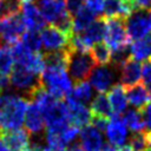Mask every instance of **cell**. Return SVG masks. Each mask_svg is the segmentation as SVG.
Segmentation results:
<instances>
[{
    "label": "cell",
    "mask_w": 151,
    "mask_h": 151,
    "mask_svg": "<svg viewBox=\"0 0 151 151\" xmlns=\"http://www.w3.org/2000/svg\"><path fill=\"white\" fill-rule=\"evenodd\" d=\"M29 99L15 93L0 97V134L18 130L24 124Z\"/></svg>",
    "instance_id": "obj_1"
},
{
    "label": "cell",
    "mask_w": 151,
    "mask_h": 151,
    "mask_svg": "<svg viewBox=\"0 0 151 151\" xmlns=\"http://www.w3.org/2000/svg\"><path fill=\"white\" fill-rule=\"evenodd\" d=\"M40 80L44 88H46L47 92L54 98L60 100L66 98L73 88L72 80L67 73V68L64 67L46 66L40 74Z\"/></svg>",
    "instance_id": "obj_2"
},
{
    "label": "cell",
    "mask_w": 151,
    "mask_h": 151,
    "mask_svg": "<svg viewBox=\"0 0 151 151\" xmlns=\"http://www.w3.org/2000/svg\"><path fill=\"white\" fill-rule=\"evenodd\" d=\"M94 60L90 52H78L68 47L67 72L76 83L86 81L94 68Z\"/></svg>",
    "instance_id": "obj_3"
},
{
    "label": "cell",
    "mask_w": 151,
    "mask_h": 151,
    "mask_svg": "<svg viewBox=\"0 0 151 151\" xmlns=\"http://www.w3.org/2000/svg\"><path fill=\"white\" fill-rule=\"evenodd\" d=\"M104 40L111 52L129 47L130 39L126 34L124 20L117 18H105Z\"/></svg>",
    "instance_id": "obj_4"
},
{
    "label": "cell",
    "mask_w": 151,
    "mask_h": 151,
    "mask_svg": "<svg viewBox=\"0 0 151 151\" xmlns=\"http://www.w3.org/2000/svg\"><path fill=\"white\" fill-rule=\"evenodd\" d=\"M9 85L20 92H24L26 96H28V98L34 91L42 86L40 76L34 74L27 68L15 64L9 73Z\"/></svg>",
    "instance_id": "obj_5"
},
{
    "label": "cell",
    "mask_w": 151,
    "mask_h": 151,
    "mask_svg": "<svg viewBox=\"0 0 151 151\" xmlns=\"http://www.w3.org/2000/svg\"><path fill=\"white\" fill-rule=\"evenodd\" d=\"M26 32L20 11L5 14L0 18V41L6 45L18 42Z\"/></svg>",
    "instance_id": "obj_6"
},
{
    "label": "cell",
    "mask_w": 151,
    "mask_h": 151,
    "mask_svg": "<svg viewBox=\"0 0 151 151\" xmlns=\"http://www.w3.org/2000/svg\"><path fill=\"white\" fill-rule=\"evenodd\" d=\"M124 24L130 40L143 39L150 32V12L137 9L124 20Z\"/></svg>",
    "instance_id": "obj_7"
},
{
    "label": "cell",
    "mask_w": 151,
    "mask_h": 151,
    "mask_svg": "<svg viewBox=\"0 0 151 151\" xmlns=\"http://www.w3.org/2000/svg\"><path fill=\"white\" fill-rule=\"evenodd\" d=\"M40 38H41V46L44 47L46 53L64 51L70 47L71 35L64 33L63 31H60L59 28L52 25L45 27L40 32Z\"/></svg>",
    "instance_id": "obj_8"
},
{
    "label": "cell",
    "mask_w": 151,
    "mask_h": 151,
    "mask_svg": "<svg viewBox=\"0 0 151 151\" xmlns=\"http://www.w3.org/2000/svg\"><path fill=\"white\" fill-rule=\"evenodd\" d=\"M88 78H90V85L92 86L93 90H96L98 93H105L114 85L116 73L112 67L101 65L94 67Z\"/></svg>",
    "instance_id": "obj_9"
},
{
    "label": "cell",
    "mask_w": 151,
    "mask_h": 151,
    "mask_svg": "<svg viewBox=\"0 0 151 151\" xmlns=\"http://www.w3.org/2000/svg\"><path fill=\"white\" fill-rule=\"evenodd\" d=\"M37 6L45 21L52 26L57 25V22L68 13L66 4L63 0H38Z\"/></svg>",
    "instance_id": "obj_10"
},
{
    "label": "cell",
    "mask_w": 151,
    "mask_h": 151,
    "mask_svg": "<svg viewBox=\"0 0 151 151\" xmlns=\"http://www.w3.org/2000/svg\"><path fill=\"white\" fill-rule=\"evenodd\" d=\"M20 15L26 31L40 32L45 28L46 21L42 18L38 6L34 2H26L20 5Z\"/></svg>",
    "instance_id": "obj_11"
},
{
    "label": "cell",
    "mask_w": 151,
    "mask_h": 151,
    "mask_svg": "<svg viewBox=\"0 0 151 151\" xmlns=\"http://www.w3.org/2000/svg\"><path fill=\"white\" fill-rule=\"evenodd\" d=\"M68 111V122L71 125H74L77 127H84L90 125L92 122V113L88 107H86L85 104L78 103L70 97H66L65 101Z\"/></svg>",
    "instance_id": "obj_12"
},
{
    "label": "cell",
    "mask_w": 151,
    "mask_h": 151,
    "mask_svg": "<svg viewBox=\"0 0 151 151\" xmlns=\"http://www.w3.org/2000/svg\"><path fill=\"white\" fill-rule=\"evenodd\" d=\"M105 134L109 144L116 147H122L123 145H125L127 140L129 132L123 119L119 116H113L112 118H110L106 125Z\"/></svg>",
    "instance_id": "obj_13"
},
{
    "label": "cell",
    "mask_w": 151,
    "mask_h": 151,
    "mask_svg": "<svg viewBox=\"0 0 151 151\" xmlns=\"http://www.w3.org/2000/svg\"><path fill=\"white\" fill-rule=\"evenodd\" d=\"M137 11L132 0H105L103 13L105 18H117L125 20Z\"/></svg>",
    "instance_id": "obj_14"
},
{
    "label": "cell",
    "mask_w": 151,
    "mask_h": 151,
    "mask_svg": "<svg viewBox=\"0 0 151 151\" xmlns=\"http://www.w3.org/2000/svg\"><path fill=\"white\" fill-rule=\"evenodd\" d=\"M79 145L85 151H99L104 145L103 133L92 124L84 126L79 133Z\"/></svg>",
    "instance_id": "obj_15"
},
{
    "label": "cell",
    "mask_w": 151,
    "mask_h": 151,
    "mask_svg": "<svg viewBox=\"0 0 151 151\" xmlns=\"http://www.w3.org/2000/svg\"><path fill=\"white\" fill-rule=\"evenodd\" d=\"M118 70L120 71L119 72L120 84L125 88L139 84V80L142 79V65H140V63L133 60L132 58H129Z\"/></svg>",
    "instance_id": "obj_16"
},
{
    "label": "cell",
    "mask_w": 151,
    "mask_h": 151,
    "mask_svg": "<svg viewBox=\"0 0 151 151\" xmlns=\"http://www.w3.org/2000/svg\"><path fill=\"white\" fill-rule=\"evenodd\" d=\"M113 116H120L126 111L127 107V98L125 87L122 84H114L106 94Z\"/></svg>",
    "instance_id": "obj_17"
},
{
    "label": "cell",
    "mask_w": 151,
    "mask_h": 151,
    "mask_svg": "<svg viewBox=\"0 0 151 151\" xmlns=\"http://www.w3.org/2000/svg\"><path fill=\"white\" fill-rule=\"evenodd\" d=\"M24 123H25L27 132L32 133V134H39L45 129L44 114L40 111V109L32 101H29V104H28Z\"/></svg>",
    "instance_id": "obj_18"
},
{
    "label": "cell",
    "mask_w": 151,
    "mask_h": 151,
    "mask_svg": "<svg viewBox=\"0 0 151 151\" xmlns=\"http://www.w3.org/2000/svg\"><path fill=\"white\" fill-rule=\"evenodd\" d=\"M2 140L7 144L11 151H25L29 147V133L27 130L18 129L0 134Z\"/></svg>",
    "instance_id": "obj_19"
},
{
    "label": "cell",
    "mask_w": 151,
    "mask_h": 151,
    "mask_svg": "<svg viewBox=\"0 0 151 151\" xmlns=\"http://www.w3.org/2000/svg\"><path fill=\"white\" fill-rule=\"evenodd\" d=\"M125 91H126L127 103L131 106H133L136 110L143 109L151 100V96H150L149 91L142 84H137L131 87H126Z\"/></svg>",
    "instance_id": "obj_20"
},
{
    "label": "cell",
    "mask_w": 151,
    "mask_h": 151,
    "mask_svg": "<svg viewBox=\"0 0 151 151\" xmlns=\"http://www.w3.org/2000/svg\"><path fill=\"white\" fill-rule=\"evenodd\" d=\"M97 15L86 6L81 7L73 17H72V32L73 34H79L84 32L94 20Z\"/></svg>",
    "instance_id": "obj_21"
},
{
    "label": "cell",
    "mask_w": 151,
    "mask_h": 151,
    "mask_svg": "<svg viewBox=\"0 0 151 151\" xmlns=\"http://www.w3.org/2000/svg\"><path fill=\"white\" fill-rule=\"evenodd\" d=\"M130 58L140 63L151 59V37H145L143 39L136 40L130 47Z\"/></svg>",
    "instance_id": "obj_22"
},
{
    "label": "cell",
    "mask_w": 151,
    "mask_h": 151,
    "mask_svg": "<svg viewBox=\"0 0 151 151\" xmlns=\"http://www.w3.org/2000/svg\"><path fill=\"white\" fill-rule=\"evenodd\" d=\"M90 111L92 113V117H103V118H107V119L113 117L109 99H107L106 94H104V93H98L91 100Z\"/></svg>",
    "instance_id": "obj_23"
},
{
    "label": "cell",
    "mask_w": 151,
    "mask_h": 151,
    "mask_svg": "<svg viewBox=\"0 0 151 151\" xmlns=\"http://www.w3.org/2000/svg\"><path fill=\"white\" fill-rule=\"evenodd\" d=\"M67 97H70L71 99L78 101V103L86 104L93 99V88L87 81L76 83L71 93Z\"/></svg>",
    "instance_id": "obj_24"
},
{
    "label": "cell",
    "mask_w": 151,
    "mask_h": 151,
    "mask_svg": "<svg viewBox=\"0 0 151 151\" xmlns=\"http://www.w3.org/2000/svg\"><path fill=\"white\" fill-rule=\"evenodd\" d=\"M122 119L125 123L126 127L130 129L133 133L143 132L144 122H143V118H142V113L138 110H136V109L126 110L124 112V116L122 117Z\"/></svg>",
    "instance_id": "obj_25"
},
{
    "label": "cell",
    "mask_w": 151,
    "mask_h": 151,
    "mask_svg": "<svg viewBox=\"0 0 151 151\" xmlns=\"http://www.w3.org/2000/svg\"><path fill=\"white\" fill-rule=\"evenodd\" d=\"M94 63L99 64V66L101 65H107L111 63V55L112 52L111 50L106 46L105 42H97L96 45H93V47L90 51Z\"/></svg>",
    "instance_id": "obj_26"
},
{
    "label": "cell",
    "mask_w": 151,
    "mask_h": 151,
    "mask_svg": "<svg viewBox=\"0 0 151 151\" xmlns=\"http://www.w3.org/2000/svg\"><path fill=\"white\" fill-rule=\"evenodd\" d=\"M14 66V59L11 47L0 41V74L8 76Z\"/></svg>",
    "instance_id": "obj_27"
},
{
    "label": "cell",
    "mask_w": 151,
    "mask_h": 151,
    "mask_svg": "<svg viewBox=\"0 0 151 151\" xmlns=\"http://www.w3.org/2000/svg\"><path fill=\"white\" fill-rule=\"evenodd\" d=\"M129 145L133 151H149L151 149L149 133L146 132L133 133V136L130 139Z\"/></svg>",
    "instance_id": "obj_28"
},
{
    "label": "cell",
    "mask_w": 151,
    "mask_h": 151,
    "mask_svg": "<svg viewBox=\"0 0 151 151\" xmlns=\"http://www.w3.org/2000/svg\"><path fill=\"white\" fill-rule=\"evenodd\" d=\"M20 41L32 52H39V50L42 47L41 46V38H40V32H32V31H26Z\"/></svg>",
    "instance_id": "obj_29"
},
{
    "label": "cell",
    "mask_w": 151,
    "mask_h": 151,
    "mask_svg": "<svg viewBox=\"0 0 151 151\" xmlns=\"http://www.w3.org/2000/svg\"><path fill=\"white\" fill-rule=\"evenodd\" d=\"M142 79L144 83V86L149 91L151 96V63L145 61L142 66Z\"/></svg>",
    "instance_id": "obj_30"
},
{
    "label": "cell",
    "mask_w": 151,
    "mask_h": 151,
    "mask_svg": "<svg viewBox=\"0 0 151 151\" xmlns=\"http://www.w3.org/2000/svg\"><path fill=\"white\" fill-rule=\"evenodd\" d=\"M142 118L144 122L145 132L151 133V100L142 109Z\"/></svg>",
    "instance_id": "obj_31"
},
{
    "label": "cell",
    "mask_w": 151,
    "mask_h": 151,
    "mask_svg": "<svg viewBox=\"0 0 151 151\" xmlns=\"http://www.w3.org/2000/svg\"><path fill=\"white\" fill-rule=\"evenodd\" d=\"M66 9L71 17H73L81 7L85 6V0H65Z\"/></svg>",
    "instance_id": "obj_32"
},
{
    "label": "cell",
    "mask_w": 151,
    "mask_h": 151,
    "mask_svg": "<svg viewBox=\"0 0 151 151\" xmlns=\"http://www.w3.org/2000/svg\"><path fill=\"white\" fill-rule=\"evenodd\" d=\"M109 120H110V119H107V118H103V117H92V122H91V124H92L96 129H98L100 132H103V131H105Z\"/></svg>",
    "instance_id": "obj_33"
},
{
    "label": "cell",
    "mask_w": 151,
    "mask_h": 151,
    "mask_svg": "<svg viewBox=\"0 0 151 151\" xmlns=\"http://www.w3.org/2000/svg\"><path fill=\"white\" fill-rule=\"evenodd\" d=\"M132 1L137 9L151 12V0H132Z\"/></svg>",
    "instance_id": "obj_34"
},
{
    "label": "cell",
    "mask_w": 151,
    "mask_h": 151,
    "mask_svg": "<svg viewBox=\"0 0 151 151\" xmlns=\"http://www.w3.org/2000/svg\"><path fill=\"white\" fill-rule=\"evenodd\" d=\"M9 87V76L0 74V92L6 91Z\"/></svg>",
    "instance_id": "obj_35"
},
{
    "label": "cell",
    "mask_w": 151,
    "mask_h": 151,
    "mask_svg": "<svg viewBox=\"0 0 151 151\" xmlns=\"http://www.w3.org/2000/svg\"><path fill=\"white\" fill-rule=\"evenodd\" d=\"M99 151H118V150L116 149V146H113L111 144H104Z\"/></svg>",
    "instance_id": "obj_36"
},
{
    "label": "cell",
    "mask_w": 151,
    "mask_h": 151,
    "mask_svg": "<svg viewBox=\"0 0 151 151\" xmlns=\"http://www.w3.org/2000/svg\"><path fill=\"white\" fill-rule=\"evenodd\" d=\"M0 151H11V149L7 146V144L2 140L1 137H0Z\"/></svg>",
    "instance_id": "obj_37"
},
{
    "label": "cell",
    "mask_w": 151,
    "mask_h": 151,
    "mask_svg": "<svg viewBox=\"0 0 151 151\" xmlns=\"http://www.w3.org/2000/svg\"><path fill=\"white\" fill-rule=\"evenodd\" d=\"M67 151H85V150H83L79 144H76V143H74L73 145H71V146L67 149Z\"/></svg>",
    "instance_id": "obj_38"
},
{
    "label": "cell",
    "mask_w": 151,
    "mask_h": 151,
    "mask_svg": "<svg viewBox=\"0 0 151 151\" xmlns=\"http://www.w3.org/2000/svg\"><path fill=\"white\" fill-rule=\"evenodd\" d=\"M5 14V0H0V18Z\"/></svg>",
    "instance_id": "obj_39"
},
{
    "label": "cell",
    "mask_w": 151,
    "mask_h": 151,
    "mask_svg": "<svg viewBox=\"0 0 151 151\" xmlns=\"http://www.w3.org/2000/svg\"><path fill=\"white\" fill-rule=\"evenodd\" d=\"M118 151H133V150H132V149L130 147V145L127 144V145H123L122 147H119Z\"/></svg>",
    "instance_id": "obj_40"
},
{
    "label": "cell",
    "mask_w": 151,
    "mask_h": 151,
    "mask_svg": "<svg viewBox=\"0 0 151 151\" xmlns=\"http://www.w3.org/2000/svg\"><path fill=\"white\" fill-rule=\"evenodd\" d=\"M40 151H55V150H53V149H51L50 146H44Z\"/></svg>",
    "instance_id": "obj_41"
},
{
    "label": "cell",
    "mask_w": 151,
    "mask_h": 151,
    "mask_svg": "<svg viewBox=\"0 0 151 151\" xmlns=\"http://www.w3.org/2000/svg\"><path fill=\"white\" fill-rule=\"evenodd\" d=\"M20 4H26V2H33L34 0H18Z\"/></svg>",
    "instance_id": "obj_42"
},
{
    "label": "cell",
    "mask_w": 151,
    "mask_h": 151,
    "mask_svg": "<svg viewBox=\"0 0 151 151\" xmlns=\"http://www.w3.org/2000/svg\"><path fill=\"white\" fill-rule=\"evenodd\" d=\"M150 31H151V12H150Z\"/></svg>",
    "instance_id": "obj_43"
},
{
    "label": "cell",
    "mask_w": 151,
    "mask_h": 151,
    "mask_svg": "<svg viewBox=\"0 0 151 151\" xmlns=\"http://www.w3.org/2000/svg\"><path fill=\"white\" fill-rule=\"evenodd\" d=\"M149 136H150V143H151V133H149Z\"/></svg>",
    "instance_id": "obj_44"
},
{
    "label": "cell",
    "mask_w": 151,
    "mask_h": 151,
    "mask_svg": "<svg viewBox=\"0 0 151 151\" xmlns=\"http://www.w3.org/2000/svg\"><path fill=\"white\" fill-rule=\"evenodd\" d=\"M25 151H32V150H29V149H27V150H25Z\"/></svg>",
    "instance_id": "obj_45"
},
{
    "label": "cell",
    "mask_w": 151,
    "mask_h": 151,
    "mask_svg": "<svg viewBox=\"0 0 151 151\" xmlns=\"http://www.w3.org/2000/svg\"><path fill=\"white\" fill-rule=\"evenodd\" d=\"M149 151H151V149H150V150H149Z\"/></svg>",
    "instance_id": "obj_46"
},
{
    "label": "cell",
    "mask_w": 151,
    "mask_h": 151,
    "mask_svg": "<svg viewBox=\"0 0 151 151\" xmlns=\"http://www.w3.org/2000/svg\"><path fill=\"white\" fill-rule=\"evenodd\" d=\"M63 1H65V0H63Z\"/></svg>",
    "instance_id": "obj_47"
}]
</instances>
